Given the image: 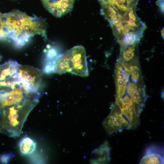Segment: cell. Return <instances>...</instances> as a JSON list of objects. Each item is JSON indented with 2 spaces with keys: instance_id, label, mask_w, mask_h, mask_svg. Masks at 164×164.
Segmentation results:
<instances>
[{
  "instance_id": "cell-4",
  "label": "cell",
  "mask_w": 164,
  "mask_h": 164,
  "mask_svg": "<svg viewBox=\"0 0 164 164\" xmlns=\"http://www.w3.org/2000/svg\"><path fill=\"white\" fill-rule=\"evenodd\" d=\"M50 13L57 17H61L72 9L75 0H41Z\"/></svg>"
},
{
  "instance_id": "cell-13",
  "label": "cell",
  "mask_w": 164,
  "mask_h": 164,
  "mask_svg": "<svg viewBox=\"0 0 164 164\" xmlns=\"http://www.w3.org/2000/svg\"><path fill=\"white\" fill-rule=\"evenodd\" d=\"M56 52L54 48H51L47 51L46 56V61L52 60L56 57Z\"/></svg>"
},
{
  "instance_id": "cell-11",
  "label": "cell",
  "mask_w": 164,
  "mask_h": 164,
  "mask_svg": "<svg viewBox=\"0 0 164 164\" xmlns=\"http://www.w3.org/2000/svg\"><path fill=\"white\" fill-rule=\"evenodd\" d=\"M116 87V95L122 96L124 95L126 90V84L123 80L115 77Z\"/></svg>"
},
{
  "instance_id": "cell-2",
  "label": "cell",
  "mask_w": 164,
  "mask_h": 164,
  "mask_svg": "<svg viewBox=\"0 0 164 164\" xmlns=\"http://www.w3.org/2000/svg\"><path fill=\"white\" fill-rule=\"evenodd\" d=\"M69 58L72 73L81 77H87L88 72L86 51L82 46H76L66 52Z\"/></svg>"
},
{
  "instance_id": "cell-5",
  "label": "cell",
  "mask_w": 164,
  "mask_h": 164,
  "mask_svg": "<svg viewBox=\"0 0 164 164\" xmlns=\"http://www.w3.org/2000/svg\"><path fill=\"white\" fill-rule=\"evenodd\" d=\"M163 152L158 148L151 146L147 149L139 164H163Z\"/></svg>"
},
{
  "instance_id": "cell-8",
  "label": "cell",
  "mask_w": 164,
  "mask_h": 164,
  "mask_svg": "<svg viewBox=\"0 0 164 164\" xmlns=\"http://www.w3.org/2000/svg\"><path fill=\"white\" fill-rule=\"evenodd\" d=\"M21 152L24 154H28L32 152L36 149V144L31 139L25 137L22 139L19 144Z\"/></svg>"
},
{
  "instance_id": "cell-7",
  "label": "cell",
  "mask_w": 164,
  "mask_h": 164,
  "mask_svg": "<svg viewBox=\"0 0 164 164\" xmlns=\"http://www.w3.org/2000/svg\"><path fill=\"white\" fill-rule=\"evenodd\" d=\"M110 149L107 142H106L102 145L99 149L96 151L95 153L97 155L96 161L99 163H105L110 159Z\"/></svg>"
},
{
  "instance_id": "cell-12",
  "label": "cell",
  "mask_w": 164,
  "mask_h": 164,
  "mask_svg": "<svg viewBox=\"0 0 164 164\" xmlns=\"http://www.w3.org/2000/svg\"><path fill=\"white\" fill-rule=\"evenodd\" d=\"M43 72L47 74L54 72V65L53 62V60L46 61L44 66Z\"/></svg>"
},
{
  "instance_id": "cell-6",
  "label": "cell",
  "mask_w": 164,
  "mask_h": 164,
  "mask_svg": "<svg viewBox=\"0 0 164 164\" xmlns=\"http://www.w3.org/2000/svg\"><path fill=\"white\" fill-rule=\"evenodd\" d=\"M54 73L62 74L71 73V69L69 58L66 52L59 55L54 59Z\"/></svg>"
},
{
  "instance_id": "cell-14",
  "label": "cell",
  "mask_w": 164,
  "mask_h": 164,
  "mask_svg": "<svg viewBox=\"0 0 164 164\" xmlns=\"http://www.w3.org/2000/svg\"><path fill=\"white\" fill-rule=\"evenodd\" d=\"M156 4L159 6L161 11L163 13L164 12V1L163 0H158L156 2Z\"/></svg>"
},
{
  "instance_id": "cell-10",
  "label": "cell",
  "mask_w": 164,
  "mask_h": 164,
  "mask_svg": "<svg viewBox=\"0 0 164 164\" xmlns=\"http://www.w3.org/2000/svg\"><path fill=\"white\" fill-rule=\"evenodd\" d=\"M132 62L130 66L131 74L132 80L136 83L138 81L140 77V69L137 65L138 61L136 59L132 60Z\"/></svg>"
},
{
  "instance_id": "cell-9",
  "label": "cell",
  "mask_w": 164,
  "mask_h": 164,
  "mask_svg": "<svg viewBox=\"0 0 164 164\" xmlns=\"http://www.w3.org/2000/svg\"><path fill=\"white\" fill-rule=\"evenodd\" d=\"M137 44L128 46L125 50L121 51L118 61L123 62L134 59Z\"/></svg>"
},
{
  "instance_id": "cell-15",
  "label": "cell",
  "mask_w": 164,
  "mask_h": 164,
  "mask_svg": "<svg viewBox=\"0 0 164 164\" xmlns=\"http://www.w3.org/2000/svg\"><path fill=\"white\" fill-rule=\"evenodd\" d=\"M161 35L162 36V37L164 38V29H162V30L161 31Z\"/></svg>"
},
{
  "instance_id": "cell-3",
  "label": "cell",
  "mask_w": 164,
  "mask_h": 164,
  "mask_svg": "<svg viewBox=\"0 0 164 164\" xmlns=\"http://www.w3.org/2000/svg\"><path fill=\"white\" fill-rule=\"evenodd\" d=\"M103 125L109 135L121 132L124 129H134L132 124L124 117L115 104L104 121Z\"/></svg>"
},
{
  "instance_id": "cell-1",
  "label": "cell",
  "mask_w": 164,
  "mask_h": 164,
  "mask_svg": "<svg viewBox=\"0 0 164 164\" xmlns=\"http://www.w3.org/2000/svg\"><path fill=\"white\" fill-rule=\"evenodd\" d=\"M1 28L6 38L12 40L18 47L25 46L36 35L46 37V25L42 19L32 17L18 10L0 13Z\"/></svg>"
},
{
  "instance_id": "cell-16",
  "label": "cell",
  "mask_w": 164,
  "mask_h": 164,
  "mask_svg": "<svg viewBox=\"0 0 164 164\" xmlns=\"http://www.w3.org/2000/svg\"><path fill=\"white\" fill-rule=\"evenodd\" d=\"M2 58V57L1 55H0V61L1 60Z\"/></svg>"
}]
</instances>
